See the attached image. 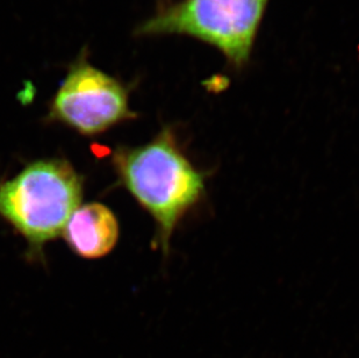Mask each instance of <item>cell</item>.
Returning <instances> with one entry per match:
<instances>
[{
    "label": "cell",
    "mask_w": 359,
    "mask_h": 358,
    "mask_svg": "<svg viewBox=\"0 0 359 358\" xmlns=\"http://www.w3.org/2000/svg\"><path fill=\"white\" fill-rule=\"evenodd\" d=\"M113 164L122 185L153 218L156 246L168 253L180 223L203 206L210 173L194 166L170 126L146 145L120 148Z\"/></svg>",
    "instance_id": "cell-1"
},
{
    "label": "cell",
    "mask_w": 359,
    "mask_h": 358,
    "mask_svg": "<svg viewBox=\"0 0 359 358\" xmlns=\"http://www.w3.org/2000/svg\"><path fill=\"white\" fill-rule=\"evenodd\" d=\"M81 196V176L67 161H36L0 183V216L32 247L41 248L63 234Z\"/></svg>",
    "instance_id": "cell-2"
},
{
    "label": "cell",
    "mask_w": 359,
    "mask_h": 358,
    "mask_svg": "<svg viewBox=\"0 0 359 358\" xmlns=\"http://www.w3.org/2000/svg\"><path fill=\"white\" fill-rule=\"evenodd\" d=\"M269 0H182L143 22L139 35L180 34L217 48L234 68L250 58Z\"/></svg>",
    "instance_id": "cell-3"
},
{
    "label": "cell",
    "mask_w": 359,
    "mask_h": 358,
    "mask_svg": "<svg viewBox=\"0 0 359 358\" xmlns=\"http://www.w3.org/2000/svg\"><path fill=\"white\" fill-rule=\"evenodd\" d=\"M49 118L81 135H97L120 122L136 118L125 85L81 56L69 69L55 93Z\"/></svg>",
    "instance_id": "cell-4"
},
{
    "label": "cell",
    "mask_w": 359,
    "mask_h": 358,
    "mask_svg": "<svg viewBox=\"0 0 359 358\" xmlns=\"http://www.w3.org/2000/svg\"><path fill=\"white\" fill-rule=\"evenodd\" d=\"M63 235L74 253L95 260L106 256L116 247L119 223L105 205L85 204L70 216Z\"/></svg>",
    "instance_id": "cell-5"
}]
</instances>
